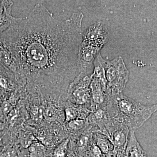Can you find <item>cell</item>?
I'll return each mask as SVG.
<instances>
[{
    "label": "cell",
    "instance_id": "1",
    "mask_svg": "<svg viewBox=\"0 0 157 157\" xmlns=\"http://www.w3.org/2000/svg\"><path fill=\"white\" fill-rule=\"evenodd\" d=\"M82 12L60 21L42 3L27 17H16L0 37L11 54V73L17 83L48 95L67 97L79 74Z\"/></svg>",
    "mask_w": 157,
    "mask_h": 157
},
{
    "label": "cell",
    "instance_id": "2",
    "mask_svg": "<svg viewBox=\"0 0 157 157\" xmlns=\"http://www.w3.org/2000/svg\"><path fill=\"white\" fill-rule=\"evenodd\" d=\"M106 109L109 117L135 131L156 112L157 104L144 105L123 93L112 94L108 95Z\"/></svg>",
    "mask_w": 157,
    "mask_h": 157
},
{
    "label": "cell",
    "instance_id": "3",
    "mask_svg": "<svg viewBox=\"0 0 157 157\" xmlns=\"http://www.w3.org/2000/svg\"><path fill=\"white\" fill-rule=\"evenodd\" d=\"M98 57L105 71L108 94L123 93L128 81L129 72L123 59L118 56L110 61L104 59L101 53Z\"/></svg>",
    "mask_w": 157,
    "mask_h": 157
},
{
    "label": "cell",
    "instance_id": "4",
    "mask_svg": "<svg viewBox=\"0 0 157 157\" xmlns=\"http://www.w3.org/2000/svg\"><path fill=\"white\" fill-rule=\"evenodd\" d=\"M91 74L86 75L80 73L74 78L68 89L67 101L76 105L87 106L90 108Z\"/></svg>",
    "mask_w": 157,
    "mask_h": 157
},
{
    "label": "cell",
    "instance_id": "5",
    "mask_svg": "<svg viewBox=\"0 0 157 157\" xmlns=\"http://www.w3.org/2000/svg\"><path fill=\"white\" fill-rule=\"evenodd\" d=\"M108 30L102 21L90 26L82 33V41L102 48L108 40Z\"/></svg>",
    "mask_w": 157,
    "mask_h": 157
},
{
    "label": "cell",
    "instance_id": "6",
    "mask_svg": "<svg viewBox=\"0 0 157 157\" xmlns=\"http://www.w3.org/2000/svg\"><path fill=\"white\" fill-rule=\"evenodd\" d=\"M21 92L20 90L12 93L5 100L0 102V121L5 123L6 117L17 105L21 98Z\"/></svg>",
    "mask_w": 157,
    "mask_h": 157
},
{
    "label": "cell",
    "instance_id": "7",
    "mask_svg": "<svg viewBox=\"0 0 157 157\" xmlns=\"http://www.w3.org/2000/svg\"><path fill=\"white\" fill-rule=\"evenodd\" d=\"M92 140L100 149L105 157H111L114 150V146L109 138L101 133H93Z\"/></svg>",
    "mask_w": 157,
    "mask_h": 157
},
{
    "label": "cell",
    "instance_id": "8",
    "mask_svg": "<svg viewBox=\"0 0 157 157\" xmlns=\"http://www.w3.org/2000/svg\"><path fill=\"white\" fill-rule=\"evenodd\" d=\"M125 157H147L146 152L137 140L135 131H130Z\"/></svg>",
    "mask_w": 157,
    "mask_h": 157
},
{
    "label": "cell",
    "instance_id": "9",
    "mask_svg": "<svg viewBox=\"0 0 157 157\" xmlns=\"http://www.w3.org/2000/svg\"><path fill=\"white\" fill-rule=\"evenodd\" d=\"M37 140L33 133L30 129L24 126L21 128L17 136V144L21 148L27 149L34 141Z\"/></svg>",
    "mask_w": 157,
    "mask_h": 157
},
{
    "label": "cell",
    "instance_id": "10",
    "mask_svg": "<svg viewBox=\"0 0 157 157\" xmlns=\"http://www.w3.org/2000/svg\"><path fill=\"white\" fill-rule=\"evenodd\" d=\"M53 149L47 148L38 140L27 148L29 157H45L49 156Z\"/></svg>",
    "mask_w": 157,
    "mask_h": 157
},
{
    "label": "cell",
    "instance_id": "11",
    "mask_svg": "<svg viewBox=\"0 0 157 157\" xmlns=\"http://www.w3.org/2000/svg\"><path fill=\"white\" fill-rule=\"evenodd\" d=\"M86 120L76 119L64 124L66 130L69 134V137L78 135L84 130L86 125Z\"/></svg>",
    "mask_w": 157,
    "mask_h": 157
},
{
    "label": "cell",
    "instance_id": "12",
    "mask_svg": "<svg viewBox=\"0 0 157 157\" xmlns=\"http://www.w3.org/2000/svg\"><path fill=\"white\" fill-rule=\"evenodd\" d=\"M70 139L67 138L63 140L52 149L49 156L50 157H67L68 153Z\"/></svg>",
    "mask_w": 157,
    "mask_h": 157
},
{
    "label": "cell",
    "instance_id": "13",
    "mask_svg": "<svg viewBox=\"0 0 157 157\" xmlns=\"http://www.w3.org/2000/svg\"><path fill=\"white\" fill-rule=\"evenodd\" d=\"M15 17L11 14V11L0 14V35L7 30L14 22Z\"/></svg>",
    "mask_w": 157,
    "mask_h": 157
},
{
    "label": "cell",
    "instance_id": "14",
    "mask_svg": "<svg viewBox=\"0 0 157 157\" xmlns=\"http://www.w3.org/2000/svg\"><path fill=\"white\" fill-rule=\"evenodd\" d=\"M20 146L17 144H11L4 145L0 151V157H19Z\"/></svg>",
    "mask_w": 157,
    "mask_h": 157
},
{
    "label": "cell",
    "instance_id": "15",
    "mask_svg": "<svg viewBox=\"0 0 157 157\" xmlns=\"http://www.w3.org/2000/svg\"><path fill=\"white\" fill-rule=\"evenodd\" d=\"M14 3L11 1H0V14L6 11H12Z\"/></svg>",
    "mask_w": 157,
    "mask_h": 157
},
{
    "label": "cell",
    "instance_id": "16",
    "mask_svg": "<svg viewBox=\"0 0 157 157\" xmlns=\"http://www.w3.org/2000/svg\"><path fill=\"white\" fill-rule=\"evenodd\" d=\"M5 129V124L0 121V132H3Z\"/></svg>",
    "mask_w": 157,
    "mask_h": 157
},
{
    "label": "cell",
    "instance_id": "17",
    "mask_svg": "<svg viewBox=\"0 0 157 157\" xmlns=\"http://www.w3.org/2000/svg\"><path fill=\"white\" fill-rule=\"evenodd\" d=\"M4 146V143H3L2 137H0V147Z\"/></svg>",
    "mask_w": 157,
    "mask_h": 157
},
{
    "label": "cell",
    "instance_id": "18",
    "mask_svg": "<svg viewBox=\"0 0 157 157\" xmlns=\"http://www.w3.org/2000/svg\"><path fill=\"white\" fill-rule=\"evenodd\" d=\"M1 66H2V65H0V67H1Z\"/></svg>",
    "mask_w": 157,
    "mask_h": 157
}]
</instances>
